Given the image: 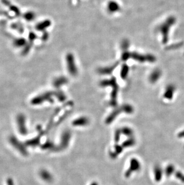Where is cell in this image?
Segmentation results:
<instances>
[{"label": "cell", "mask_w": 184, "mask_h": 185, "mask_svg": "<svg viewBox=\"0 0 184 185\" xmlns=\"http://www.w3.org/2000/svg\"><path fill=\"white\" fill-rule=\"evenodd\" d=\"M18 126H19V129L20 132L22 135L27 134V129L25 124V117L22 115H20L18 117Z\"/></svg>", "instance_id": "6da1fadb"}, {"label": "cell", "mask_w": 184, "mask_h": 185, "mask_svg": "<svg viewBox=\"0 0 184 185\" xmlns=\"http://www.w3.org/2000/svg\"><path fill=\"white\" fill-rule=\"evenodd\" d=\"M10 142H11L12 145L14 146L15 147H16L19 151L22 152V153H23V155H27V151L25 149V148H23V147L22 146V145L19 143V141L16 139V138L15 137H11L10 139Z\"/></svg>", "instance_id": "7a4b0ae2"}, {"label": "cell", "mask_w": 184, "mask_h": 185, "mask_svg": "<svg viewBox=\"0 0 184 185\" xmlns=\"http://www.w3.org/2000/svg\"><path fill=\"white\" fill-rule=\"evenodd\" d=\"M41 176L45 180H47L48 181V180H50L51 179V176L50 175V173H49L47 171H45V170L41 171Z\"/></svg>", "instance_id": "3957f363"}, {"label": "cell", "mask_w": 184, "mask_h": 185, "mask_svg": "<svg viewBox=\"0 0 184 185\" xmlns=\"http://www.w3.org/2000/svg\"><path fill=\"white\" fill-rule=\"evenodd\" d=\"M87 119H84V118L80 119L74 122V124H75L74 125H84V124H87Z\"/></svg>", "instance_id": "277c9868"}]
</instances>
